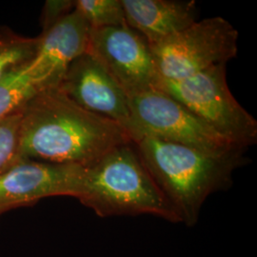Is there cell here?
Here are the masks:
<instances>
[{
	"label": "cell",
	"mask_w": 257,
	"mask_h": 257,
	"mask_svg": "<svg viewBox=\"0 0 257 257\" xmlns=\"http://www.w3.org/2000/svg\"><path fill=\"white\" fill-rule=\"evenodd\" d=\"M21 113V158L87 166L133 142L119 124L83 109L58 87L36 93Z\"/></svg>",
	"instance_id": "6da1fadb"
},
{
	"label": "cell",
	"mask_w": 257,
	"mask_h": 257,
	"mask_svg": "<svg viewBox=\"0 0 257 257\" xmlns=\"http://www.w3.org/2000/svg\"><path fill=\"white\" fill-rule=\"evenodd\" d=\"M142 162L178 216L193 227L212 193L230 189L234 172L247 164V149L224 153L143 137L133 142Z\"/></svg>",
	"instance_id": "7a4b0ae2"
},
{
	"label": "cell",
	"mask_w": 257,
	"mask_h": 257,
	"mask_svg": "<svg viewBox=\"0 0 257 257\" xmlns=\"http://www.w3.org/2000/svg\"><path fill=\"white\" fill-rule=\"evenodd\" d=\"M75 198L100 217L148 214L179 223L133 142L112 148L83 166Z\"/></svg>",
	"instance_id": "3957f363"
},
{
	"label": "cell",
	"mask_w": 257,
	"mask_h": 257,
	"mask_svg": "<svg viewBox=\"0 0 257 257\" xmlns=\"http://www.w3.org/2000/svg\"><path fill=\"white\" fill-rule=\"evenodd\" d=\"M156 89L180 102L209 127L239 147L257 141V121L230 92L226 64H218L179 81L159 77Z\"/></svg>",
	"instance_id": "277c9868"
},
{
	"label": "cell",
	"mask_w": 257,
	"mask_h": 257,
	"mask_svg": "<svg viewBox=\"0 0 257 257\" xmlns=\"http://www.w3.org/2000/svg\"><path fill=\"white\" fill-rule=\"evenodd\" d=\"M238 32L223 18L197 20L190 27L149 45L160 78L179 81L218 64L238 51Z\"/></svg>",
	"instance_id": "5b68a950"
},
{
	"label": "cell",
	"mask_w": 257,
	"mask_h": 257,
	"mask_svg": "<svg viewBox=\"0 0 257 257\" xmlns=\"http://www.w3.org/2000/svg\"><path fill=\"white\" fill-rule=\"evenodd\" d=\"M128 105L131 120L128 133L133 142L151 137L211 153L241 148L159 89L154 88L130 97Z\"/></svg>",
	"instance_id": "8992f818"
},
{
	"label": "cell",
	"mask_w": 257,
	"mask_h": 257,
	"mask_svg": "<svg viewBox=\"0 0 257 257\" xmlns=\"http://www.w3.org/2000/svg\"><path fill=\"white\" fill-rule=\"evenodd\" d=\"M133 97L156 88L159 80L147 41L127 24L91 29L88 51Z\"/></svg>",
	"instance_id": "52a82bcc"
},
{
	"label": "cell",
	"mask_w": 257,
	"mask_h": 257,
	"mask_svg": "<svg viewBox=\"0 0 257 257\" xmlns=\"http://www.w3.org/2000/svg\"><path fill=\"white\" fill-rule=\"evenodd\" d=\"M83 166L23 158L0 175V215L51 196H76Z\"/></svg>",
	"instance_id": "ba28073f"
},
{
	"label": "cell",
	"mask_w": 257,
	"mask_h": 257,
	"mask_svg": "<svg viewBox=\"0 0 257 257\" xmlns=\"http://www.w3.org/2000/svg\"><path fill=\"white\" fill-rule=\"evenodd\" d=\"M58 88L83 109L117 123L128 132L130 97L88 52L69 65Z\"/></svg>",
	"instance_id": "9c48e42d"
},
{
	"label": "cell",
	"mask_w": 257,
	"mask_h": 257,
	"mask_svg": "<svg viewBox=\"0 0 257 257\" xmlns=\"http://www.w3.org/2000/svg\"><path fill=\"white\" fill-rule=\"evenodd\" d=\"M90 32V25L74 10L37 37V55L28 72L47 89L58 87L69 65L87 53Z\"/></svg>",
	"instance_id": "30bf717a"
},
{
	"label": "cell",
	"mask_w": 257,
	"mask_h": 257,
	"mask_svg": "<svg viewBox=\"0 0 257 257\" xmlns=\"http://www.w3.org/2000/svg\"><path fill=\"white\" fill-rule=\"evenodd\" d=\"M126 24L149 45L172 37L197 21L193 0H121Z\"/></svg>",
	"instance_id": "8fae6325"
},
{
	"label": "cell",
	"mask_w": 257,
	"mask_h": 257,
	"mask_svg": "<svg viewBox=\"0 0 257 257\" xmlns=\"http://www.w3.org/2000/svg\"><path fill=\"white\" fill-rule=\"evenodd\" d=\"M38 37H26L0 26V81L26 68L37 55Z\"/></svg>",
	"instance_id": "7c38bea8"
},
{
	"label": "cell",
	"mask_w": 257,
	"mask_h": 257,
	"mask_svg": "<svg viewBox=\"0 0 257 257\" xmlns=\"http://www.w3.org/2000/svg\"><path fill=\"white\" fill-rule=\"evenodd\" d=\"M27 67L0 81V119L20 110L36 93L47 89L30 74Z\"/></svg>",
	"instance_id": "4fadbf2b"
},
{
	"label": "cell",
	"mask_w": 257,
	"mask_h": 257,
	"mask_svg": "<svg viewBox=\"0 0 257 257\" xmlns=\"http://www.w3.org/2000/svg\"><path fill=\"white\" fill-rule=\"evenodd\" d=\"M74 10L82 16L91 29L126 24L121 0H76Z\"/></svg>",
	"instance_id": "5bb4252c"
},
{
	"label": "cell",
	"mask_w": 257,
	"mask_h": 257,
	"mask_svg": "<svg viewBox=\"0 0 257 257\" xmlns=\"http://www.w3.org/2000/svg\"><path fill=\"white\" fill-rule=\"evenodd\" d=\"M21 109L0 119V175L21 159Z\"/></svg>",
	"instance_id": "9a60e30c"
},
{
	"label": "cell",
	"mask_w": 257,
	"mask_h": 257,
	"mask_svg": "<svg viewBox=\"0 0 257 257\" xmlns=\"http://www.w3.org/2000/svg\"><path fill=\"white\" fill-rule=\"evenodd\" d=\"M74 10V1L71 0H48L42 10L41 26L42 32L48 31L65 16Z\"/></svg>",
	"instance_id": "2e32d148"
}]
</instances>
